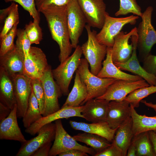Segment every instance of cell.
<instances>
[{
  "label": "cell",
  "mask_w": 156,
  "mask_h": 156,
  "mask_svg": "<svg viewBox=\"0 0 156 156\" xmlns=\"http://www.w3.org/2000/svg\"><path fill=\"white\" fill-rule=\"evenodd\" d=\"M44 15L52 39L58 44L60 63L70 55L73 47L67 26L66 5L48 7L41 12Z\"/></svg>",
  "instance_id": "6da1fadb"
},
{
  "label": "cell",
  "mask_w": 156,
  "mask_h": 156,
  "mask_svg": "<svg viewBox=\"0 0 156 156\" xmlns=\"http://www.w3.org/2000/svg\"><path fill=\"white\" fill-rule=\"evenodd\" d=\"M153 8L148 6L143 13L142 21L137 27L138 38L137 49L140 61H143L156 44V30L151 22Z\"/></svg>",
  "instance_id": "7a4b0ae2"
},
{
  "label": "cell",
  "mask_w": 156,
  "mask_h": 156,
  "mask_svg": "<svg viewBox=\"0 0 156 156\" xmlns=\"http://www.w3.org/2000/svg\"><path fill=\"white\" fill-rule=\"evenodd\" d=\"M88 25L85 28L88 34L87 40L81 46L82 54L88 61L90 72L97 75L102 68L103 61L106 55L107 47L99 43L96 38L97 32L91 29Z\"/></svg>",
  "instance_id": "3957f363"
},
{
  "label": "cell",
  "mask_w": 156,
  "mask_h": 156,
  "mask_svg": "<svg viewBox=\"0 0 156 156\" xmlns=\"http://www.w3.org/2000/svg\"><path fill=\"white\" fill-rule=\"evenodd\" d=\"M73 54L52 70L53 78L60 88L62 94L67 96L69 87L73 75L80 64L82 52L81 46L78 45Z\"/></svg>",
  "instance_id": "277c9868"
},
{
  "label": "cell",
  "mask_w": 156,
  "mask_h": 156,
  "mask_svg": "<svg viewBox=\"0 0 156 156\" xmlns=\"http://www.w3.org/2000/svg\"><path fill=\"white\" fill-rule=\"evenodd\" d=\"M77 70L81 80L86 86L88 93L86 99L81 106L88 101L103 95L108 87L117 79L101 78L94 75L90 71L89 63L85 58H81Z\"/></svg>",
  "instance_id": "5b68a950"
},
{
  "label": "cell",
  "mask_w": 156,
  "mask_h": 156,
  "mask_svg": "<svg viewBox=\"0 0 156 156\" xmlns=\"http://www.w3.org/2000/svg\"><path fill=\"white\" fill-rule=\"evenodd\" d=\"M139 16L134 15L125 17L115 18L109 15L107 12L103 25L101 30L96 35L99 43L107 47H112L114 38L125 25L135 24Z\"/></svg>",
  "instance_id": "8992f818"
},
{
  "label": "cell",
  "mask_w": 156,
  "mask_h": 156,
  "mask_svg": "<svg viewBox=\"0 0 156 156\" xmlns=\"http://www.w3.org/2000/svg\"><path fill=\"white\" fill-rule=\"evenodd\" d=\"M55 138L49 156H56L63 152L73 149L80 150L95 156L96 153L93 148L78 143L73 136L68 133L64 128L61 119L55 121Z\"/></svg>",
  "instance_id": "52a82bcc"
},
{
  "label": "cell",
  "mask_w": 156,
  "mask_h": 156,
  "mask_svg": "<svg viewBox=\"0 0 156 156\" xmlns=\"http://www.w3.org/2000/svg\"><path fill=\"white\" fill-rule=\"evenodd\" d=\"M66 14L70 42L73 48H75L86 23L77 0H70L66 5Z\"/></svg>",
  "instance_id": "ba28073f"
},
{
  "label": "cell",
  "mask_w": 156,
  "mask_h": 156,
  "mask_svg": "<svg viewBox=\"0 0 156 156\" xmlns=\"http://www.w3.org/2000/svg\"><path fill=\"white\" fill-rule=\"evenodd\" d=\"M50 65L40 79L44 88V106L43 116L52 114L60 109L58 99L63 95L58 86L54 79Z\"/></svg>",
  "instance_id": "9c48e42d"
},
{
  "label": "cell",
  "mask_w": 156,
  "mask_h": 156,
  "mask_svg": "<svg viewBox=\"0 0 156 156\" xmlns=\"http://www.w3.org/2000/svg\"><path fill=\"white\" fill-rule=\"evenodd\" d=\"M149 86L143 79L138 81L117 79L103 95L96 99H104L109 101H121L135 90Z\"/></svg>",
  "instance_id": "30bf717a"
},
{
  "label": "cell",
  "mask_w": 156,
  "mask_h": 156,
  "mask_svg": "<svg viewBox=\"0 0 156 156\" xmlns=\"http://www.w3.org/2000/svg\"><path fill=\"white\" fill-rule=\"evenodd\" d=\"M49 66L42 49L31 46L28 56L24 59V74L31 79H40Z\"/></svg>",
  "instance_id": "8fae6325"
},
{
  "label": "cell",
  "mask_w": 156,
  "mask_h": 156,
  "mask_svg": "<svg viewBox=\"0 0 156 156\" xmlns=\"http://www.w3.org/2000/svg\"><path fill=\"white\" fill-rule=\"evenodd\" d=\"M86 19L91 27L101 29L105 21L106 5L103 0H77Z\"/></svg>",
  "instance_id": "7c38bea8"
},
{
  "label": "cell",
  "mask_w": 156,
  "mask_h": 156,
  "mask_svg": "<svg viewBox=\"0 0 156 156\" xmlns=\"http://www.w3.org/2000/svg\"><path fill=\"white\" fill-rule=\"evenodd\" d=\"M55 123L47 124L42 127L35 137L22 143L16 156H31L39 148L47 142L54 140L55 134Z\"/></svg>",
  "instance_id": "4fadbf2b"
},
{
  "label": "cell",
  "mask_w": 156,
  "mask_h": 156,
  "mask_svg": "<svg viewBox=\"0 0 156 156\" xmlns=\"http://www.w3.org/2000/svg\"><path fill=\"white\" fill-rule=\"evenodd\" d=\"M13 79L18 118H23L28 105L32 88L31 79L24 74L16 75Z\"/></svg>",
  "instance_id": "5bb4252c"
},
{
  "label": "cell",
  "mask_w": 156,
  "mask_h": 156,
  "mask_svg": "<svg viewBox=\"0 0 156 156\" xmlns=\"http://www.w3.org/2000/svg\"><path fill=\"white\" fill-rule=\"evenodd\" d=\"M83 105L78 107L62 106L58 111L45 116H42L38 120L26 128V133L31 135L37 133L40 129L44 125L52 122L57 120L77 117L84 118L82 112L84 108Z\"/></svg>",
  "instance_id": "9a60e30c"
},
{
  "label": "cell",
  "mask_w": 156,
  "mask_h": 156,
  "mask_svg": "<svg viewBox=\"0 0 156 156\" xmlns=\"http://www.w3.org/2000/svg\"><path fill=\"white\" fill-rule=\"evenodd\" d=\"M137 34V27H135L127 33L121 31L116 36L112 50L114 63L125 62L130 58L133 52V45L132 42L129 43V40L133 35Z\"/></svg>",
  "instance_id": "2e32d148"
},
{
  "label": "cell",
  "mask_w": 156,
  "mask_h": 156,
  "mask_svg": "<svg viewBox=\"0 0 156 156\" xmlns=\"http://www.w3.org/2000/svg\"><path fill=\"white\" fill-rule=\"evenodd\" d=\"M133 51L130 58L126 62L114 64L121 70L127 71L138 75L144 79L150 85H156V76L147 72L142 66L137 56L138 34L131 37Z\"/></svg>",
  "instance_id": "e0dca14e"
},
{
  "label": "cell",
  "mask_w": 156,
  "mask_h": 156,
  "mask_svg": "<svg viewBox=\"0 0 156 156\" xmlns=\"http://www.w3.org/2000/svg\"><path fill=\"white\" fill-rule=\"evenodd\" d=\"M130 117L131 107L128 102L125 100L109 102L106 122L111 128H117Z\"/></svg>",
  "instance_id": "ac0fdd59"
},
{
  "label": "cell",
  "mask_w": 156,
  "mask_h": 156,
  "mask_svg": "<svg viewBox=\"0 0 156 156\" xmlns=\"http://www.w3.org/2000/svg\"><path fill=\"white\" fill-rule=\"evenodd\" d=\"M16 104L8 116L0 122V139L14 140L22 143L27 141L17 122Z\"/></svg>",
  "instance_id": "d6986e66"
},
{
  "label": "cell",
  "mask_w": 156,
  "mask_h": 156,
  "mask_svg": "<svg viewBox=\"0 0 156 156\" xmlns=\"http://www.w3.org/2000/svg\"><path fill=\"white\" fill-rule=\"evenodd\" d=\"M109 102L96 98L88 101L81 113L84 118L92 122H106Z\"/></svg>",
  "instance_id": "ffe728a7"
},
{
  "label": "cell",
  "mask_w": 156,
  "mask_h": 156,
  "mask_svg": "<svg viewBox=\"0 0 156 156\" xmlns=\"http://www.w3.org/2000/svg\"><path fill=\"white\" fill-rule=\"evenodd\" d=\"M112 47H107L106 58L102 62V67L96 75L103 78H114L138 81L143 79L137 75H132L122 71L114 63L112 58Z\"/></svg>",
  "instance_id": "44dd1931"
},
{
  "label": "cell",
  "mask_w": 156,
  "mask_h": 156,
  "mask_svg": "<svg viewBox=\"0 0 156 156\" xmlns=\"http://www.w3.org/2000/svg\"><path fill=\"white\" fill-rule=\"evenodd\" d=\"M25 57L14 47L0 56V67L12 77L17 74H24Z\"/></svg>",
  "instance_id": "7402d4cb"
},
{
  "label": "cell",
  "mask_w": 156,
  "mask_h": 156,
  "mask_svg": "<svg viewBox=\"0 0 156 156\" xmlns=\"http://www.w3.org/2000/svg\"><path fill=\"white\" fill-rule=\"evenodd\" d=\"M69 124L74 129L101 136L112 142L117 128H111L106 122L88 123L70 120Z\"/></svg>",
  "instance_id": "603a6c76"
},
{
  "label": "cell",
  "mask_w": 156,
  "mask_h": 156,
  "mask_svg": "<svg viewBox=\"0 0 156 156\" xmlns=\"http://www.w3.org/2000/svg\"><path fill=\"white\" fill-rule=\"evenodd\" d=\"M0 102L11 110L16 104L13 78L1 67Z\"/></svg>",
  "instance_id": "cb8c5ba5"
},
{
  "label": "cell",
  "mask_w": 156,
  "mask_h": 156,
  "mask_svg": "<svg viewBox=\"0 0 156 156\" xmlns=\"http://www.w3.org/2000/svg\"><path fill=\"white\" fill-rule=\"evenodd\" d=\"M134 136L132 120L130 117L117 128L112 142L121 151L123 156H127L128 149Z\"/></svg>",
  "instance_id": "d4e9b609"
},
{
  "label": "cell",
  "mask_w": 156,
  "mask_h": 156,
  "mask_svg": "<svg viewBox=\"0 0 156 156\" xmlns=\"http://www.w3.org/2000/svg\"><path fill=\"white\" fill-rule=\"evenodd\" d=\"M88 94L86 86L81 80L77 70L73 87L62 107L66 106L72 107L80 106L86 99Z\"/></svg>",
  "instance_id": "484cf974"
},
{
  "label": "cell",
  "mask_w": 156,
  "mask_h": 156,
  "mask_svg": "<svg viewBox=\"0 0 156 156\" xmlns=\"http://www.w3.org/2000/svg\"><path fill=\"white\" fill-rule=\"evenodd\" d=\"M130 105L134 135L150 131L156 133V115L148 116L145 115H140L132 105Z\"/></svg>",
  "instance_id": "4316f807"
},
{
  "label": "cell",
  "mask_w": 156,
  "mask_h": 156,
  "mask_svg": "<svg viewBox=\"0 0 156 156\" xmlns=\"http://www.w3.org/2000/svg\"><path fill=\"white\" fill-rule=\"evenodd\" d=\"M0 23L4 22L3 26L0 34L2 39L13 27L18 24L19 16L18 5L12 3L8 7L0 10Z\"/></svg>",
  "instance_id": "83f0119b"
},
{
  "label": "cell",
  "mask_w": 156,
  "mask_h": 156,
  "mask_svg": "<svg viewBox=\"0 0 156 156\" xmlns=\"http://www.w3.org/2000/svg\"><path fill=\"white\" fill-rule=\"evenodd\" d=\"M73 137L77 142L84 143L90 146L95 151L96 154L103 151L111 144L105 138L94 134L84 132Z\"/></svg>",
  "instance_id": "f1b7e54d"
},
{
  "label": "cell",
  "mask_w": 156,
  "mask_h": 156,
  "mask_svg": "<svg viewBox=\"0 0 156 156\" xmlns=\"http://www.w3.org/2000/svg\"><path fill=\"white\" fill-rule=\"evenodd\" d=\"M42 116L38 102L32 89L26 113L22 118L24 127L28 128Z\"/></svg>",
  "instance_id": "f546056e"
},
{
  "label": "cell",
  "mask_w": 156,
  "mask_h": 156,
  "mask_svg": "<svg viewBox=\"0 0 156 156\" xmlns=\"http://www.w3.org/2000/svg\"><path fill=\"white\" fill-rule=\"evenodd\" d=\"M138 156H156L148 131L134 136Z\"/></svg>",
  "instance_id": "4dcf8cb0"
},
{
  "label": "cell",
  "mask_w": 156,
  "mask_h": 156,
  "mask_svg": "<svg viewBox=\"0 0 156 156\" xmlns=\"http://www.w3.org/2000/svg\"><path fill=\"white\" fill-rule=\"evenodd\" d=\"M156 92V85H150L137 89L128 94L124 100L135 108L139 107L140 103L143 99Z\"/></svg>",
  "instance_id": "1f68e13d"
},
{
  "label": "cell",
  "mask_w": 156,
  "mask_h": 156,
  "mask_svg": "<svg viewBox=\"0 0 156 156\" xmlns=\"http://www.w3.org/2000/svg\"><path fill=\"white\" fill-rule=\"evenodd\" d=\"M119 9L115 13V16L125 15L131 13L141 17L143 13L136 0H119Z\"/></svg>",
  "instance_id": "d6a6232c"
},
{
  "label": "cell",
  "mask_w": 156,
  "mask_h": 156,
  "mask_svg": "<svg viewBox=\"0 0 156 156\" xmlns=\"http://www.w3.org/2000/svg\"><path fill=\"white\" fill-rule=\"evenodd\" d=\"M17 39L15 47L24 56L25 59L28 56L31 44L25 29H17Z\"/></svg>",
  "instance_id": "836d02e7"
},
{
  "label": "cell",
  "mask_w": 156,
  "mask_h": 156,
  "mask_svg": "<svg viewBox=\"0 0 156 156\" xmlns=\"http://www.w3.org/2000/svg\"><path fill=\"white\" fill-rule=\"evenodd\" d=\"M18 24L14 25L12 29L0 39V56L13 49L15 47L14 40L16 35Z\"/></svg>",
  "instance_id": "e575fe53"
},
{
  "label": "cell",
  "mask_w": 156,
  "mask_h": 156,
  "mask_svg": "<svg viewBox=\"0 0 156 156\" xmlns=\"http://www.w3.org/2000/svg\"><path fill=\"white\" fill-rule=\"evenodd\" d=\"M39 23L31 21L25 25V29L31 44H39L42 39V30Z\"/></svg>",
  "instance_id": "d590c367"
},
{
  "label": "cell",
  "mask_w": 156,
  "mask_h": 156,
  "mask_svg": "<svg viewBox=\"0 0 156 156\" xmlns=\"http://www.w3.org/2000/svg\"><path fill=\"white\" fill-rule=\"evenodd\" d=\"M5 2H15L19 4L25 10L28 11L33 18L34 22L39 23L40 16L36 5L35 0H4Z\"/></svg>",
  "instance_id": "8d00e7d4"
},
{
  "label": "cell",
  "mask_w": 156,
  "mask_h": 156,
  "mask_svg": "<svg viewBox=\"0 0 156 156\" xmlns=\"http://www.w3.org/2000/svg\"><path fill=\"white\" fill-rule=\"evenodd\" d=\"M32 89L39 103L41 114L42 115L44 106V94L42 82L40 79H31Z\"/></svg>",
  "instance_id": "74e56055"
},
{
  "label": "cell",
  "mask_w": 156,
  "mask_h": 156,
  "mask_svg": "<svg viewBox=\"0 0 156 156\" xmlns=\"http://www.w3.org/2000/svg\"><path fill=\"white\" fill-rule=\"evenodd\" d=\"M70 0H35L36 8L40 12L44 9L52 6L66 5Z\"/></svg>",
  "instance_id": "f35d334b"
},
{
  "label": "cell",
  "mask_w": 156,
  "mask_h": 156,
  "mask_svg": "<svg viewBox=\"0 0 156 156\" xmlns=\"http://www.w3.org/2000/svg\"><path fill=\"white\" fill-rule=\"evenodd\" d=\"M142 66L148 73L156 76V55L149 54L144 60Z\"/></svg>",
  "instance_id": "ab89813d"
},
{
  "label": "cell",
  "mask_w": 156,
  "mask_h": 156,
  "mask_svg": "<svg viewBox=\"0 0 156 156\" xmlns=\"http://www.w3.org/2000/svg\"><path fill=\"white\" fill-rule=\"evenodd\" d=\"M94 156H123L121 151L113 142L110 146Z\"/></svg>",
  "instance_id": "60d3db41"
},
{
  "label": "cell",
  "mask_w": 156,
  "mask_h": 156,
  "mask_svg": "<svg viewBox=\"0 0 156 156\" xmlns=\"http://www.w3.org/2000/svg\"><path fill=\"white\" fill-rule=\"evenodd\" d=\"M52 145V142L46 143L37 149L31 156H49Z\"/></svg>",
  "instance_id": "b9f144b4"
},
{
  "label": "cell",
  "mask_w": 156,
  "mask_h": 156,
  "mask_svg": "<svg viewBox=\"0 0 156 156\" xmlns=\"http://www.w3.org/2000/svg\"><path fill=\"white\" fill-rule=\"evenodd\" d=\"M59 156H88L87 153L83 151L78 149H71L62 153Z\"/></svg>",
  "instance_id": "7bdbcfd3"
},
{
  "label": "cell",
  "mask_w": 156,
  "mask_h": 156,
  "mask_svg": "<svg viewBox=\"0 0 156 156\" xmlns=\"http://www.w3.org/2000/svg\"><path fill=\"white\" fill-rule=\"evenodd\" d=\"M11 109L0 102V122L10 114Z\"/></svg>",
  "instance_id": "ee69618b"
},
{
  "label": "cell",
  "mask_w": 156,
  "mask_h": 156,
  "mask_svg": "<svg viewBox=\"0 0 156 156\" xmlns=\"http://www.w3.org/2000/svg\"><path fill=\"white\" fill-rule=\"evenodd\" d=\"M127 156H137V151L134 141L133 138L127 151Z\"/></svg>",
  "instance_id": "f6af8a7d"
},
{
  "label": "cell",
  "mask_w": 156,
  "mask_h": 156,
  "mask_svg": "<svg viewBox=\"0 0 156 156\" xmlns=\"http://www.w3.org/2000/svg\"><path fill=\"white\" fill-rule=\"evenodd\" d=\"M150 138L156 156V133L152 131H148Z\"/></svg>",
  "instance_id": "bcb514c9"
},
{
  "label": "cell",
  "mask_w": 156,
  "mask_h": 156,
  "mask_svg": "<svg viewBox=\"0 0 156 156\" xmlns=\"http://www.w3.org/2000/svg\"><path fill=\"white\" fill-rule=\"evenodd\" d=\"M140 102L144 104L146 106L153 109L154 110L156 115V103L154 104L143 100H142Z\"/></svg>",
  "instance_id": "7dc6e473"
}]
</instances>
